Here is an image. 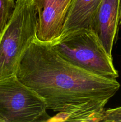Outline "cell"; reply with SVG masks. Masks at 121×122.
<instances>
[{"instance_id": "11", "label": "cell", "mask_w": 121, "mask_h": 122, "mask_svg": "<svg viewBox=\"0 0 121 122\" xmlns=\"http://www.w3.org/2000/svg\"><path fill=\"white\" fill-rule=\"evenodd\" d=\"M0 122H2V121H1V119H0Z\"/></svg>"}, {"instance_id": "3", "label": "cell", "mask_w": 121, "mask_h": 122, "mask_svg": "<svg viewBox=\"0 0 121 122\" xmlns=\"http://www.w3.org/2000/svg\"><path fill=\"white\" fill-rule=\"evenodd\" d=\"M37 17L33 0H17L13 16L0 35V81L15 76L36 38Z\"/></svg>"}, {"instance_id": "6", "label": "cell", "mask_w": 121, "mask_h": 122, "mask_svg": "<svg viewBox=\"0 0 121 122\" xmlns=\"http://www.w3.org/2000/svg\"><path fill=\"white\" fill-rule=\"evenodd\" d=\"M121 0H102L90 27L99 37L110 57L121 19Z\"/></svg>"}, {"instance_id": "9", "label": "cell", "mask_w": 121, "mask_h": 122, "mask_svg": "<svg viewBox=\"0 0 121 122\" xmlns=\"http://www.w3.org/2000/svg\"><path fill=\"white\" fill-rule=\"evenodd\" d=\"M102 122H121V107L105 110Z\"/></svg>"}, {"instance_id": "8", "label": "cell", "mask_w": 121, "mask_h": 122, "mask_svg": "<svg viewBox=\"0 0 121 122\" xmlns=\"http://www.w3.org/2000/svg\"><path fill=\"white\" fill-rule=\"evenodd\" d=\"M15 5V0H0V35L13 16Z\"/></svg>"}, {"instance_id": "1", "label": "cell", "mask_w": 121, "mask_h": 122, "mask_svg": "<svg viewBox=\"0 0 121 122\" xmlns=\"http://www.w3.org/2000/svg\"><path fill=\"white\" fill-rule=\"evenodd\" d=\"M17 78L39 94L49 121L102 122L105 106L119 89L116 79L101 77L62 58L49 42L33 41L20 63Z\"/></svg>"}, {"instance_id": "7", "label": "cell", "mask_w": 121, "mask_h": 122, "mask_svg": "<svg viewBox=\"0 0 121 122\" xmlns=\"http://www.w3.org/2000/svg\"><path fill=\"white\" fill-rule=\"evenodd\" d=\"M102 0H72L61 34L83 27H91Z\"/></svg>"}, {"instance_id": "2", "label": "cell", "mask_w": 121, "mask_h": 122, "mask_svg": "<svg viewBox=\"0 0 121 122\" xmlns=\"http://www.w3.org/2000/svg\"><path fill=\"white\" fill-rule=\"evenodd\" d=\"M49 42L62 58L78 67L106 78L119 77L112 57L90 27L69 31Z\"/></svg>"}, {"instance_id": "10", "label": "cell", "mask_w": 121, "mask_h": 122, "mask_svg": "<svg viewBox=\"0 0 121 122\" xmlns=\"http://www.w3.org/2000/svg\"></svg>"}, {"instance_id": "4", "label": "cell", "mask_w": 121, "mask_h": 122, "mask_svg": "<svg viewBox=\"0 0 121 122\" xmlns=\"http://www.w3.org/2000/svg\"><path fill=\"white\" fill-rule=\"evenodd\" d=\"M43 99L16 75L0 81L2 122H42L51 119Z\"/></svg>"}, {"instance_id": "5", "label": "cell", "mask_w": 121, "mask_h": 122, "mask_svg": "<svg viewBox=\"0 0 121 122\" xmlns=\"http://www.w3.org/2000/svg\"><path fill=\"white\" fill-rule=\"evenodd\" d=\"M37 17L36 38L51 42L61 35L72 0H33Z\"/></svg>"}]
</instances>
